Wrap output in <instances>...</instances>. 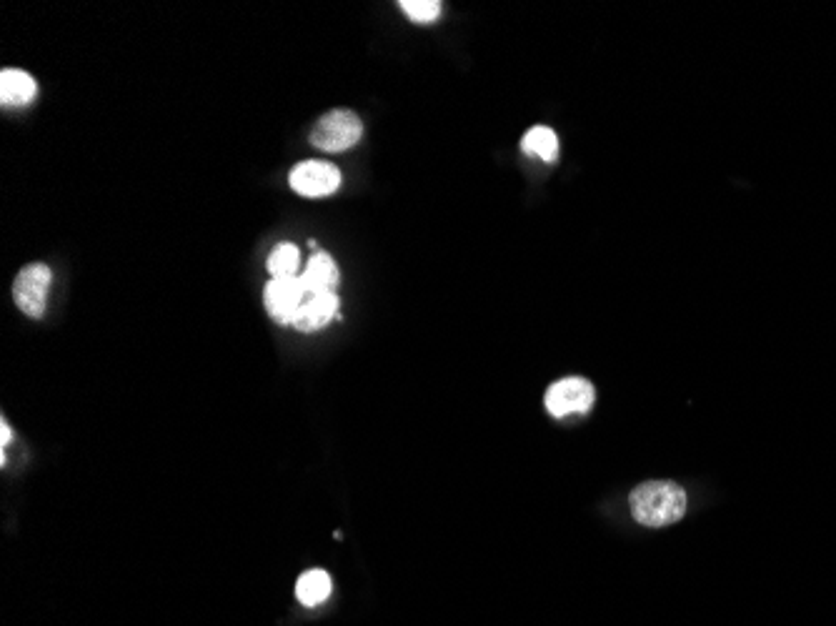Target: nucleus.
I'll list each match as a JSON object with an SVG mask.
<instances>
[{
	"label": "nucleus",
	"mask_w": 836,
	"mask_h": 626,
	"mask_svg": "<svg viewBox=\"0 0 836 626\" xmlns=\"http://www.w3.org/2000/svg\"><path fill=\"white\" fill-rule=\"evenodd\" d=\"M631 514L644 526L676 524L686 514V491L674 481H646L629 496Z\"/></svg>",
	"instance_id": "obj_1"
},
{
	"label": "nucleus",
	"mask_w": 836,
	"mask_h": 626,
	"mask_svg": "<svg viewBox=\"0 0 836 626\" xmlns=\"http://www.w3.org/2000/svg\"><path fill=\"white\" fill-rule=\"evenodd\" d=\"M361 136V118L353 111L338 108V111L326 113V116L316 123V128L311 131V143L326 153H341L356 146V143L361 141Z\"/></svg>",
	"instance_id": "obj_2"
},
{
	"label": "nucleus",
	"mask_w": 836,
	"mask_h": 626,
	"mask_svg": "<svg viewBox=\"0 0 836 626\" xmlns=\"http://www.w3.org/2000/svg\"><path fill=\"white\" fill-rule=\"evenodd\" d=\"M51 283H53V273L46 263H28L26 268H21L16 281H13V298H16V306L21 308L26 316H31V319H41L43 313H46Z\"/></svg>",
	"instance_id": "obj_3"
},
{
	"label": "nucleus",
	"mask_w": 836,
	"mask_h": 626,
	"mask_svg": "<svg viewBox=\"0 0 836 626\" xmlns=\"http://www.w3.org/2000/svg\"><path fill=\"white\" fill-rule=\"evenodd\" d=\"M546 411L554 419H564L569 414H586L594 406L596 391L591 381L581 379V376H569L556 384L549 386L546 391Z\"/></svg>",
	"instance_id": "obj_4"
},
{
	"label": "nucleus",
	"mask_w": 836,
	"mask_h": 626,
	"mask_svg": "<svg viewBox=\"0 0 836 626\" xmlns=\"http://www.w3.org/2000/svg\"><path fill=\"white\" fill-rule=\"evenodd\" d=\"M308 291L303 286L301 276L293 278H271L263 291V303H266V311L273 321L283 326H291V321L296 319L298 308L306 303Z\"/></svg>",
	"instance_id": "obj_5"
},
{
	"label": "nucleus",
	"mask_w": 836,
	"mask_h": 626,
	"mask_svg": "<svg viewBox=\"0 0 836 626\" xmlns=\"http://www.w3.org/2000/svg\"><path fill=\"white\" fill-rule=\"evenodd\" d=\"M288 181L298 196L326 198L341 186V171L326 161H303L293 168Z\"/></svg>",
	"instance_id": "obj_6"
},
{
	"label": "nucleus",
	"mask_w": 836,
	"mask_h": 626,
	"mask_svg": "<svg viewBox=\"0 0 836 626\" xmlns=\"http://www.w3.org/2000/svg\"><path fill=\"white\" fill-rule=\"evenodd\" d=\"M338 306H341V301H338L336 293L308 296L306 303L298 308L296 319L291 321V329L301 331V334H313V331L331 324L333 319H341V316H338Z\"/></svg>",
	"instance_id": "obj_7"
},
{
	"label": "nucleus",
	"mask_w": 836,
	"mask_h": 626,
	"mask_svg": "<svg viewBox=\"0 0 836 626\" xmlns=\"http://www.w3.org/2000/svg\"><path fill=\"white\" fill-rule=\"evenodd\" d=\"M301 281L306 286L308 296H318V293H336L338 286V266L328 253L316 251L308 258L306 268L301 271Z\"/></svg>",
	"instance_id": "obj_8"
},
{
	"label": "nucleus",
	"mask_w": 836,
	"mask_h": 626,
	"mask_svg": "<svg viewBox=\"0 0 836 626\" xmlns=\"http://www.w3.org/2000/svg\"><path fill=\"white\" fill-rule=\"evenodd\" d=\"M38 96L36 78L18 68H6L0 73V103L6 108L28 106Z\"/></svg>",
	"instance_id": "obj_9"
},
{
	"label": "nucleus",
	"mask_w": 836,
	"mask_h": 626,
	"mask_svg": "<svg viewBox=\"0 0 836 626\" xmlns=\"http://www.w3.org/2000/svg\"><path fill=\"white\" fill-rule=\"evenodd\" d=\"M333 581L328 576V571L323 569H311L298 579L296 584V596L303 606L313 609V606H321L323 601L331 596Z\"/></svg>",
	"instance_id": "obj_10"
},
{
	"label": "nucleus",
	"mask_w": 836,
	"mask_h": 626,
	"mask_svg": "<svg viewBox=\"0 0 836 626\" xmlns=\"http://www.w3.org/2000/svg\"><path fill=\"white\" fill-rule=\"evenodd\" d=\"M521 148H524L526 156L541 158V161L551 163L559 158V138L551 128L546 126H534L521 141Z\"/></svg>",
	"instance_id": "obj_11"
},
{
	"label": "nucleus",
	"mask_w": 836,
	"mask_h": 626,
	"mask_svg": "<svg viewBox=\"0 0 836 626\" xmlns=\"http://www.w3.org/2000/svg\"><path fill=\"white\" fill-rule=\"evenodd\" d=\"M268 273H271V278H293V276H301V251H298V246H293V243H281V246H276L271 251V256H268V263H266Z\"/></svg>",
	"instance_id": "obj_12"
},
{
	"label": "nucleus",
	"mask_w": 836,
	"mask_h": 626,
	"mask_svg": "<svg viewBox=\"0 0 836 626\" xmlns=\"http://www.w3.org/2000/svg\"><path fill=\"white\" fill-rule=\"evenodd\" d=\"M401 8L411 21L416 23H434L441 16L439 0H401Z\"/></svg>",
	"instance_id": "obj_13"
},
{
	"label": "nucleus",
	"mask_w": 836,
	"mask_h": 626,
	"mask_svg": "<svg viewBox=\"0 0 836 626\" xmlns=\"http://www.w3.org/2000/svg\"><path fill=\"white\" fill-rule=\"evenodd\" d=\"M0 431H3V441H0V444H3V449H6L8 444H11V426H8V421H3V424H0Z\"/></svg>",
	"instance_id": "obj_14"
}]
</instances>
